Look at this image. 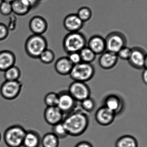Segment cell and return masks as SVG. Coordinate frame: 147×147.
I'll use <instances>...</instances> for the list:
<instances>
[{"instance_id":"cell-1","label":"cell","mask_w":147,"mask_h":147,"mask_svg":"<svg viewBox=\"0 0 147 147\" xmlns=\"http://www.w3.org/2000/svg\"><path fill=\"white\" fill-rule=\"evenodd\" d=\"M62 123L68 134L74 137L79 136L86 130L89 123L86 113L80 110H76L66 115Z\"/></svg>"},{"instance_id":"cell-2","label":"cell","mask_w":147,"mask_h":147,"mask_svg":"<svg viewBox=\"0 0 147 147\" xmlns=\"http://www.w3.org/2000/svg\"><path fill=\"white\" fill-rule=\"evenodd\" d=\"M87 41L83 33L76 32H69L63 38V49L68 54L79 52L86 46Z\"/></svg>"},{"instance_id":"cell-3","label":"cell","mask_w":147,"mask_h":147,"mask_svg":"<svg viewBox=\"0 0 147 147\" xmlns=\"http://www.w3.org/2000/svg\"><path fill=\"white\" fill-rule=\"evenodd\" d=\"M48 48V42L42 35L33 34L30 36L25 43L26 52L30 57L38 58L42 53Z\"/></svg>"},{"instance_id":"cell-4","label":"cell","mask_w":147,"mask_h":147,"mask_svg":"<svg viewBox=\"0 0 147 147\" xmlns=\"http://www.w3.org/2000/svg\"><path fill=\"white\" fill-rule=\"evenodd\" d=\"M26 131L25 129L19 125H14L10 126L4 133L5 143L8 147H22Z\"/></svg>"},{"instance_id":"cell-5","label":"cell","mask_w":147,"mask_h":147,"mask_svg":"<svg viewBox=\"0 0 147 147\" xmlns=\"http://www.w3.org/2000/svg\"><path fill=\"white\" fill-rule=\"evenodd\" d=\"M94 74L95 69L91 63L82 61L74 65L69 75L75 81L86 82L93 77Z\"/></svg>"},{"instance_id":"cell-6","label":"cell","mask_w":147,"mask_h":147,"mask_svg":"<svg viewBox=\"0 0 147 147\" xmlns=\"http://www.w3.org/2000/svg\"><path fill=\"white\" fill-rule=\"evenodd\" d=\"M106 51L117 54L121 49L126 46L127 41L122 32L114 31L109 33L105 38Z\"/></svg>"},{"instance_id":"cell-7","label":"cell","mask_w":147,"mask_h":147,"mask_svg":"<svg viewBox=\"0 0 147 147\" xmlns=\"http://www.w3.org/2000/svg\"><path fill=\"white\" fill-rule=\"evenodd\" d=\"M23 84L20 80H5L0 87L1 96L7 100L17 98L21 93Z\"/></svg>"},{"instance_id":"cell-8","label":"cell","mask_w":147,"mask_h":147,"mask_svg":"<svg viewBox=\"0 0 147 147\" xmlns=\"http://www.w3.org/2000/svg\"><path fill=\"white\" fill-rule=\"evenodd\" d=\"M68 91L70 95L77 102H81L90 97L91 90L86 82H73L69 87Z\"/></svg>"},{"instance_id":"cell-9","label":"cell","mask_w":147,"mask_h":147,"mask_svg":"<svg viewBox=\"0 0 147 147\" xmlns=\"http://www.w3.org/2000/svg\"><path fill=\"white\" fill-rule=\"evenodd\" d=\"M130 65L136 69L147 68V54L144 49L136 47L131 49L128 60Z\"/></svg>"},{"instance_id":"cell-10","label":"cell","mask_w":147,"mask_h":147,"mask_svg":"<svg viewBox=\"0 0 147 147\" xmlns=\"http://www.w3.org/2000/svg\"><path fill=\"white\" fill-rule=\"evenodd\" d=\"M58 94V102L57 106L64 115H67L76 109L77 102L67 90L61 91Z\"/></svg>"},{"instance_id":"cell-11","label":"cell","mask_w":147,"mask_h":147,"mask_svg":"<svg viewBox=\"0 0 147 147\" xmlns=\"http://www.w3.org/2000/svg\"><path fill=\"white\" fill-rule=\"evenodd\" d=\"M116 116L114 113L103 106L97 110L94 117L99 124L102 126H108L113 123Z\"/></svg>"},{"instance_id":"cell-12","label":"cell","mask_w":147,"mask_h":147,"mask_svg":"<svg viewBox=\"0 0 147 147\" xmlns=\"http://www.w3.org/2000/svg\"><path fill=\"white\" fill-rule=\"evenodd\" d=\"M103 106L113 112L116 115L123 111L124 105L122 98L115 94L107 96L103 100Z\"/></svg>"},{"instance_id":"cell-13","label":"cell","mask_w":147,"mask_h":147,"mask_svg":"<svg viewBox=\"0 0 147 147\" xmlns=\"http://www.w3.org/2000/svg\"><path fill=\"white\" fill-rule=\"evenodd\" d=\"M44 117L48 124L53 126L62 122L64 114L57 106L47 107L44 113Z\"/></svg>"},{"instance_id":"cell-14","label":"cell","mask_w":147,"mask_h":147,"mask_svg":"<svg viewBox=\"0 0 147 147\" xmlns=\"http://www.w3.org/2000/svg\"><path fill=\"white\" fill-rule=\"evenodd\" d=\"M29 28L33 34L42 35L48 30V24L46 20L43 17L34 16L30 20Z\"/></svg>"},{"instance_id":"cell-15","label":"cell","mask_w":147,"mask_h":147,"mask_svg":"<svg viewBox=\"0 0 147 147\" xmlns=\"http://www.w3.org/2000/svg\"><path fill=\"white\" fill-rule=\"evenodd\" d=\"M84 23L77 14L71 13L65 17L63 20V24L67 31L69 32H79L83 27Z\"/></svg>"},{"instance_id":"cell-16","label":"cell","mask_w":147,"mask_h":147,"mask_svg":"<svg viewBox=\"0 0 147 147\" xmlns=\"http://www.w3.org/2000/svg\"><path fill=\"white\" fill-rule=\"evenodd\" d=\"M118 59L117 54L106 51L100 55L99 65L103 69H111L117 65Z\"/></svg>"},{"instance_id":"cell-17","label":"cell","mask_w":147,"mask_h":147,"mask_svg":"<svg viewBox=\"0 0 147 147\" xmlns=\"http://www.w3.org/2000/svg\"><path fill=\"white\" fill-rule=\"evenodd\" d=\"M88 47L97 55L106 51L105 38L99 35H94L90 38L87 43Z\"/></svg>"},{"instance_id":"cell-18","label":"cell","mask_w":147,"mask_h":147,"mask_svg":"<svg viewBox=\"0 0 147 147\" xmlns=\"http://www.w3.org/2000/svg\"><path fill=\"white\" fill-rule=\"evenodd\" d=\"M16 56L13 52L8 50L0 51V71L5 72L15 65Z\"/></svg>"},{"instance_id":"cell-19","label":"cell","mask_w":147,"mask_h":147,"mask_svg":"<svg viewBox=\"0 0 147 147\" xmlns=\"http://www.w3.org/2000/svg\"><path fill=\"white\" fill-rule=\"evenodd\" d=\"M41 136L37 131L33 130L26 131L23 140V147H40L41 145Z\"/></svg>"},{"instance_id":"cell-20","label":"cell","mask_w":147,"mask_h":147,"mask_svg":"<svg viewBox=\"0 0 147 147\" xmlns=\"http://www.w3.org/2000/svg\"><path fill=\"white\" fill-rule=\"evenodd\" d=\"M74 65L68 57H63L59 58L55 63V68L56 72L60 75L66 76L69 75Z\"/></svg>"},{"instance_id":"cell-21","label":"cell","mask_w":147,"mask_h":147,"mask_svg":"<svg viewBox=\"0 0 147 147\" xmlns=\"http://www.w3.org/2000/svg\"><path fill=\"white\" fill-rule=\"evenodd\" d=\"M11 4L13 13L18 16L26 15L32 9L25 0H15Z\"/></svg>"},{"instance_id":"cell-22","label":"cell","mask_w":147,"mask_h":147,"mask_svg":"<svg viewBox=\"0 0 147 147\" xmlns=\"http://www.w3.org/2000/svg\"><path fill=\"white\" fill-rule=\"evenodd\" d=\"M115 147H138V142L133 136L124 135L117 140L115 143Z\"/></svg>"},{"instance_id":"cell-23","label":"cell","mask_w":147,"mask_h":147,"mask_svg":"<svg viewBox=\"0 0 147 147\" xmlns=\"http://www.w3.org/2000/svg\"><path fill=\"white\" fill-rule=\"evenodd\" d=\"M41 145L43 147H58L59 139L53 132L46 133L41 138Z\"/></svg>"},{"instance_id":"cell-24","label":"cell","mask_w":147,"mask_h":147,"mask_svg":"<svg viewBox=\"0 0 147 147\" xmlns=\"http://www.w3.org/2000/svg\"><path fill=\"white\" fill-rule=\"evenodd\" d=\"M4 72V77L5 80H19L21 76V71L19 67L14 65Z\"/></svg>"},{"instance_id":"cell-25","label":"cell","mask_w":147,"mask_h":147,"mask_svg":"<svg viewBox=\"0 0 147 147\" xmlns=\"http://www.w3.org/2000/svg\"><path fill=\"white\" fill-rule=\"evenodd\" d=\"M82 61L91 63L95 60L96 55L88 48L86 46L79 52Z\"/></svg>"},{"instance_id":"cell-26","label":"cell","mask_w":147,"mask_h":147,"mask_svg":"<svg viewBox=\"0 0 147 147\" xmlns=\"http://www.w3.org/2000/svg\"><path fill=\"white\" fill-rule=\"evenodd\" d=\"M52 132L59 139H63L69 136L62 122L58 123L52 126Z\"/></svg>"},{"instance_id":"cell-27","label":"cell","mask_w":147,"mask_h":147,"mask_svg":"<svg viewBox=\"0 0 147 147\" xmlns=\"http://www.w3.org/2000/svg\"><path fill=\"white\" fill-rule=\"evenodd\" d=\"M55 58V53L51 50L47 49L40 55L38 59L42 63L49 64L54 62Z\"/></svg>"},{"instance_id":"cell-28","label":"cell","mask_w":147,"mask_h":147,"mask_svg":"<svg viewBox=\"0 0 147 147\" xmlns=\"http://www.w3.org/2000/svg\"><path fill=\"white\" fill-rule=\"evenodd\" d=\"M77 16L83 22H86L91 19L92 15V10L87 7H82L79 9Z\"/></svg>"},{"instance_id":"cell-29","label":"cell","mask_w":147,"mask_h":147,"mask_svg":"<svg viewBox=\"0 0 147 147\" xmlns=\"http://www.w3.org/2000/svg\"><path fill=\"white\" fill-rule=\"evenodd\" d=\"M58 99V93L55 92H50L47 94L45 97V104L47 107L57 106Z\"/></svg>"},{"instance_id":"cell-30","label":"cell","mask_w":147,"mask_h":147,"mask_svg":"<svg viewBox=\"0 0 147 147\" xmlns=\"http://www.w3.org/2000/svg\"><path fill=\"white\" fill-rule=\"evenodd\" d=\"M81 103V107L83 111L86 112L91 113L95 109V101L92 98L89 97L82 100Z\"/></svg>"},{"instance_id":"cell-31","label":"cell","mask_w":147,"mask_h":147,"mask_svg":"<svg viewBox=\"0 0 147 147\" xmlns=\"http://www.w3.org/2000/svg\"><path fill=\"white\" fill-rule=\"evenodd\" d=\"M0 13L4 16H8L13 13L11 3L6 1H1L0 4Z\"/></svg>"},{"instance_id":"cell-32","label":"cell","mask_w":147,"mask_h":147,"mask_svg":"<svg viewBox=\"0 0 147 147\" xmlns=\"http://www.w3.org/2000/svg\"><path fill=\"white\" fill-rule=\"evenodd\" d=\"M131 53V49L126 46L121 49L117 53V55L118 58L125 61H128L130 56Z\"/></svg>"},{"instance_id":"cell-33","label":"cell","mask_w":147,"mask_h":147,"mask_svg":"<svg viewBox=\"0 0 147 147\" xmlns=\"http://www.w3.org/2000/svg\"><path fill=\"white\" fill-rule=\"evenodd\" d=\"M9 31L7 26L2 23H0V41L5 40L8 37Z\"/></svg>"},{"instance_id":"cell-34","label":"cell","mask_w":147,"mask_h":147,"mask_svg":"<svg viewBox=\"0 0 147 147\" xmlns=\"http://www.w3.org/2000/svg\"><path fill=\"white\" fill-rule=\"evenodd\" d=\"M67 57L74 65L78 64L82 62L81 58L79 52H74L69 54Z\"/></svg>"},{"instance_id":"cell-35","label":"cell","mask_w":147,"mask_h":147,"mask_svg":"<svg viewBox=\"0 0 147 147\" xmlns=\"http://www.w3.org/2000/svg\"><path fill=\"white\" fill-rule=\"evenodd\" d=\"M17 20V18L15 17L14 15H13L12 17H11L9 26H7L9 31H12L14 30H15V28H16Z\"/></svg>"},{"instance_id":"cell-36","label":"cell","mask_w":147,"mask_h":147,"mask_svg":"<svg viewBox=\"0 0 147 147\" xmlns=\"http://www.w3.org/2000/svg\"><path fill=\"white\" fill-rule=\"evenodd\" d=\"M75 147H93L92 144L87 141H82L77 143Z\"/></svg>"},{"instance_id":"cell-37","label":"cell","mask_w":147,"mask_h":147,"mask_svg":"<svg viewBox=\"0 0 147 147\" xmlns=\"http://www.w3.org/2000/svg\"><path fill=\"white\" fill-rule=\"evenodd\" d=\"M25 1L31 7L32 9L37 6L40 1L39 0H25Z\"/></svg>"},{"instance_id":"cell-38","label":"cell","mask_w":147,"mask_h":147,"mask_svg":"<svg viewBox=\"0 0 147 147\" xmlns=\"http://www.w3.org/2000/svg\"><path fill=\"white\" fill-rule=\"evenodd\" d=\"M142 80L145 84H147V69H144L143 71L142 74Z\"/></svg>"},{"instance_id":"cell-39","label":"cell","mask_w":147,"mask_h":147,"mask_svg":"<svg viewBox=\"0 0 147 147\" xmlns=\"http://www.w3.org/2000/svg\"><path fill=\"white\" fill-rule=\"evenodd\" d=\"M15 0H1V1H6V2H10V3H12Z\"/></svg>"},{"instance_id":"cell-40","label":"cell","mask_w":147,"mask_h":147,"mask_svg":"<svg viewBox=\"0 0 147 147\" xmlns=\"http://www.w3.org/2000/svg\"><path fill=\"white\" fill-rule=\"evenodd\" d=\"M1 133H0V141H1Z\"/></svg>"},{"instance_id":"cell-41","label":"cell","mask_w":147,"mask_h":147,"mask_svg":"<svg viewBox=\"0 0 147 147\" xmlns=\"http://www.w3.org/2000/svg\"><path fill=\"white\" fill-rule=\"evenodd\" d=\"M39 1H42V0H39Z\"/></svg>"}]
</instances>
